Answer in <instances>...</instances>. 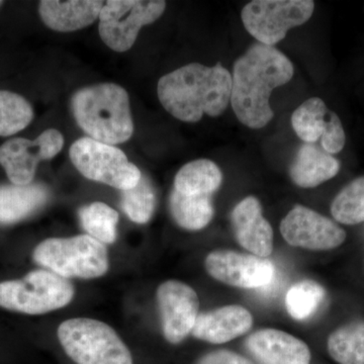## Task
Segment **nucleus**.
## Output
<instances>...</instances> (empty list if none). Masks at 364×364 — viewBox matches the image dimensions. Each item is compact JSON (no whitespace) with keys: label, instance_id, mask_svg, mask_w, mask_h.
<instances>
[{"label":"nucleus","instance_id":"1","mask_svg":"<svg viewBox=\"0 0 364 364\" xmlns=\"http://www.w3.org/2000/svg\"><path fill=\"white\" fill-rule=\"evenodd\" d=\"M294 73L293 63L272 46L256 43L234 62L230 104L241 124L253 130L264 128L274 112L270 97Z\"/></svg>","mask_w":364,"mask_h":364},{"label":"nucleus","instance_id":"2","mask_svg":"<svg viewBox=\"0 0 364 364\" xmlns=\"http://www.w3.org/2000/svg\"><path fill=\"white\" fill-rule=\"evenodd\" d=\"M232 75L222 64L208 67L191 63L162 76L158 81L160 104L171 116L198 123L203 114L217 117L231 100Z\"/></svg>","mask_w":364,"mask_h":364},{"label":"nucleus","instance_id":"3","mask_svg":"<svg viewBox=\"0 0 364 364\" xmlns=\"http://www.w3.org/2000/svg\"><path fill=\"white\" fill-rule=\"evenodd\" d=\"M72 112L88 138L109 145L130 140L134 134L128 92L116 83L81 88L71 100Z\"/></svg>","mask_w":364,"mask_h":364},{"label":"nucleus","instance_id":"4","mask_svg":"<svg viewBox=\"0 0 364 364\" xmlns=\"http://www.w3.org/2000/svg\"><path fill=\"white\" fill-rule=\"evenodd\" d=\"M33 260L64 279H97L109 269L105 244L88 236L50 238L33 251Z\"/></svg>","mask_w":364,"mask_h":364},{"label":"nucleus","instance_id":"5","mask_svg":"<svg viewBox=\"0 0 364 364\" xmlns=\"http://www.w3.org/2000/svg\"><path fill=\"white\" fill-rule=\"evenodd\" d=\"M60 343L77 364H133L131 352L109 325L77 318L58 328Z\"/></svg>","mask_w":364,"mask_h":364},{"label":"nucleus","instance_id":"6","mask_svg":"<svg viewBox=\"0 0 364 364\" xmlns=\"http://www.w3.org/2000/svg\"><path fill=\"white\" fill-rule=\"evenodd\" d=\"M73 296L70 282L49 270H33L23 279L0 282V306L26 315L58 310Z\"/></svg>","mask_w":364,"mask_h":364},{"label":"nucleus","instance_id":"7","mask_svg":"<svg viewBox=\"0 0 364 364\" xmlns=\"http://www.w3.org/2000/svg\"><path fill=\"white\" fill-rule=\"evenodd\" d=\"M69 155L74 166L86 178L122 191L135 188L142 177L140 169L129 161L123 151L88 136L74 142Z\"/></svg>","mask_w":364,"mask_h":364},{"label":"nucleus","instance_id":"8","mask_svg":"<svg viewBox=\"0 0 364 364\" xmlns=\"http://www.w3.org/2000/svg\"><path fill=\"white\" fill-rule=\"evenodd\" d=\"M312 0H254L243 7L242 23L258 43L274 47L291 28L312 18Z\"/></svg>","mask_w":364,"mask_h":364},{"label":"nucleus","instance_id":"9","mask_svg":"<svg viewBox=\"0 0 364 364\" xmlns=\"http://www.w3.org/2000/svg\"><path fill=\"white\" fill-rule=\"evenodd\" d=\"M166 9L161 0H109L100 14V38L112 51L123 53L135 44L142 26L155 23Z\"/></svg>","mask_w":364,"mask_h":364},{"label":"nucleus","instance_id":"10","mask_svg":"<svg viewBox=\"0 0 364 364\" xmlns=\"http://www.w3.org/2000/svg\"><path fill=\"white\" fill-rule=\"evenodd\" d=\"M64 136L58 130L48 129L35 140L14 138L0 147V164L11 183H33L40 162L51 160L61 152Z\"/></svg>","mask_w":364,"mask_h":364},{"label":"nucleus","instance_id":"11","mask_svg":"<svg viewBox=\"0 0 364 364\" xmlns=\"http://www.w3.org/2000/svg\"><path fill=\"white\" fill-rule=\"evenodd\" d=\"M280 233L289 245L312 251L332 250L346 240V232L339 225L301 205L282 220Z\"/></svg>","mask_w":364,"mask_h":364},{"label":"nucleus","instance_id":"12","mask_svg":"<svg viewBox=\"0 0 364 364\" xmlns=\"http://www.w3.org/2000/svg\"><path fill=\"white\" fill-rule=\"evenodd\" d=\"M205 267L218 282L246 289L267 287L275 274V268L267 258L230 250L208 254Z\"/></svg>","mask_w":364,"mask_h":364},{"label":"nucleus","instance_id":"13","mask_svg":"<svg viewBox=\"0 0 364 364\" xmlns=\"http://www.w3.org/2000/svg\"><path fill=\"white\" fill-rule=\"evenodd\" d=\"M163 334L172 344H178L193 331L200 310V299L193 287L168 280L157 289Z\"/></svg>","mask_w":364,"mask_h":364},{"label":"nucleus","instance_id":"14","mask_svg":"<svg viewBox=\"0 0 364 364\" xmlns=\"http://www.w3.org/2000/svg\"><path fill=\"white\" fill-rule=\"evenodd\" d=\"M231 224L235 238L242 247L253 255L267 258L273 251V230L263 217L262 207L257 198L247 196L233 208Z\"/></svg>","mask_w":364,"mask_h":364},{"label":"nucleus","instance_id":"15","mask_svg":"<svg viewBox=\"0 0 364 364\" xmlns=\"http://www.w3.org/2000/svg\"><path fill=\"white\" fill-rule=\"evenodd\" d=\"M251 355L260 364H310L308 345L293 335L277 329L253 333L246 341Z\"/></svg>","mask_w":364,"mask_h":364},{"label":"nucleus","instance_id":"16","mask_svg":"<svg viewBox=\"0 0 364 364\" xmlns=\"http://www.w3.org/2000/svg\"><path fill=\"white\" fill-rule=\"evenodd\" d=\"M253 317L241 306H222L198 315L191 334L213 344H223L245 334L252 328Z\"/></svg>","mask_w":364,"mask_h":364},{"label":"nucleus","instance_id":"17","mask_svg":"<svg viewBox=\"0 0 364 364\" xmlns=\"http://www.w3.org/2000/svg\"><path fill=\"white\" fill-rule=\"evenodd\" d=\"M104 4L97 0H43L39 4V14L43 23L51 30L75 32L95 23Z\"/></svg>","mask_w":364,"mask_h":364},{"label":"nucleus","instance_id":"18","mask_svg":"<svg viewBox=\"0 0 364 364\" xmlns=\"http://www.w3.org/2000/svg\"><path fill=\"white\" fill-rule=\"evenodd\" d=\"M340 162L315 144L305 143L296 152L289 176L303 188H317L338 174Z\"/></svg>","mask_w":364,"mask_h":364},{"label":"nucleus","instance_id":"19","mask_svg":"<svg viewBox=\"0 0 364 364\" xmlns=\"http://www.w3.org/2000/svg\"><path fill=\"white\" fill-rule=\"evenodd\" d=\"M49 191L42 183L0 186V224L23 221L44 207Z\"/></svg>","mask_w":364,"mask_h":364},{"label":"nucleus","instance_id":"20","mask_svg":"<svg viewBox=\"0 0 364 364\" xmlns=\"http://www.w3.org/2000/svg\"><path fill=\"white\" fill-rule=\"evenodd\" d=\"M223 173L215 162L198 159L188 163L177 172L174 188L182 195L210 196L221 186Z\"/></svg>","mask_w":364,"mask_h":364},{"label":"nucleus","instance_id":"21","mask_svg":"<svg viewBox=\"0 0 364 364\" xmlns=\"http://www.w3.org/2000/svg\"><path fill=\"white\" fill-rule=\"evenodd\" d=\"M169 210L179 227L188 231H198L208 226L214 217V207L210 196H186L171 191Z\"/></svg>","mask_w":364,"mask_h":364},{"label":"nucleus","instance_id":"22","mask_svg":"<svg viewBox=\"0 0 364 364\" xmlns=\"http://www.w3.org/2000/svg\"><path fill=\"white\" fill-rule=\"evenodd\" d=\"M330 356L339 364H364V322L342 326L327 342Z\"/></svg>","mask_w":364,"mask_h":364},{"label":"nucleus","instance_id":"23","mask_svg":"<svg viewBox=\"0 0 364 364\" xmlns=\"http://www.w3.org/2000/svg\"><path fill=\"white\" fill-rule=\"evenodd\" d=\"M330 109L318 97L306 100L291 114V126L296 136L308 144H315L324 135Z\"/></svg>","mask_w":364,"mask_h":364},{"label":"nucleus","instance_id":"24","mask_svg":"<svg viewBox=\"0 0 364 364\" xmlns=\"http://www.w3.org/2000/svg\"><path fill=\"white\" fill-rule=\"evenodd\" d=\"M81 226L88 236L102 243L112 244L117 239L119 213L104 203H92L79 210Z\"/></svg>","mask_w":364,"mask_h":364},{"label":"nucleus","instance_id":"25","mask_svg":"<svg viewBox=\"0 0 364 364\" xmlns=\"http://www.w3.org/2000/svg\"><path fill=\"white\" fill-rule=\"evenodd\" d=\"M33 109L25 97L0 90V136H13L32 123Z\"/></svg>","mask_w":364,"mask_h":364},{"label":"nucleus","instance_id":"26","mask_svg":"<svg viewBox=\"0 0 364 364\" xmlns=\"http://www.w3.org/2000/svg\"><path fill=\"white\" fill-rule=\"evenodd\" d=\"M157 196L149 177L143 176L135 188L122 191L121 207L124 214L136 224L150 221L155 208Z\"/></svg>","mask_w":364,"mask_h":364},{"label":"nucleus","instance_id":"27","mask_svg":"<svg viewBox=\"0 0 364 364\" xmlns=\"http://www.w3.org/2000/svg\"><path fill=\"white\" fill-rule=\"evenodd\" d=\"M331 214L340 224L358 225L364 222V176L354 179L335 196Z\"/></svg>","mask_w":364,"mask_h":364},{"label":"nucleus","instance_id":"28","mask_svg":"<svg viewBox=\"0 0 364 364\" xmlns=\"http://www.w3.org/2000/svg\"><path fill=\"white\" fill-rule=\"evenodd\" d=\"M324 287L313 280H303L294 284L287 291L286 308L294 320L303 321L317 312L324 301Z\"/></svg>","mask_w":364,"mask_h":364},{"label":"nucleus","instance_id":"29","mask_svg":"<svg viewBox=\"0 0 364 364\" xmlns=\"http://www.w3.org/2000/svg\"><path fill=\"white\" fill-rule=\"evenodd\" d=\"M345 143H346V135H345L341 119L337 116L336 112L330 111L324 135L321 138L322 149L330 155L338 154L343 150Z\"/></svg>","mask_w":364,"mask_h":364},{"label":"nucleus","instance_id":"30","mask_svg":"<svg viewBox=\"0 0 364 364\" xmlns=\"http://www.w3.org/2000/svg\"><path fill=\"white\" fill-rule=\"evenodd\" d=\"M196 364H253L236 352L218 350L203 356Z\"/></svg>","mask_w":364,"mask_h":364},{"label":"nucleus","instance_id":"31","mask_svg":"<svg viewBox=\"0 0 364 364\" xmlns=\"http://www.w3.org/2000/svg\"><path fill=\"white\" fill-rule=\"evenodd\" d=\"M2 4H4V1H0V6H1Z\"/></svg>","mask_w":364,"mask_h":364}]
</instances>
